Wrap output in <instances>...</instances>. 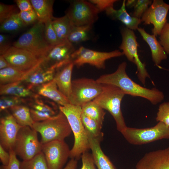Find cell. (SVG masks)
Returning <instances> with one entry per match:
<instances>
[{
	"label": "cell",
	"instance_id": "cell-1",
	"mask_svg": "<svg viewBox=\"0 0 169 169\" xmlns=\"http://www.w3.org/2000/svg\"><path fill=\"white\" fill-rule=\"evenodd\" d=\"M126 62H122L115 72L103 75L96 79V81L102 84L115 85L120 88L125 95L143 98L154 105L163 100L164 96L163 93L158 89L146 88L132 80L126 72Z\"/></svg>",
	"mask_w": 169,
	"mask_h": 169
},
{
	"label": "cell",
	"instance_id": "cell-2",
	"mask_svg": "<svg viewBox=\"0 0 169 169\" xmlns=\"http://www.w3.org/2000/svg\"><path fill=\"white\" fill-rule=\"evenodd\" d=\"M59 109L66 117L74 135V142L69 157L77 160L90 149L88 136L81 120V107L69 103L59 105Z\"/></svg>",
	"mask_w": 169,
	"mask_h": 169
},
{
	"label": "cell",
	"instance_id": "cell-3",
	"mask_svg": "<svg viewBox=\"0 0 169 169\" xmlns=\"http://www.w3.org/2000/svg\"><path fill=\"white\" fill-rule=\"evenodd\" d=\"M102 84L101 92L93 100L111 114L115 121L117 130L121 133L127 127L120 108L121 101L125 94L115 85Z\"/></svg>",
	"mask_w": 169,
	"mask_h": 169
},
{
	"label": "cell",
	"instance_id": "cell-4",
	"mask_svg": "<svg viewBox=\"0 0 169 169\" xmlns=\"http://www.w3.org/2000/svg\"><path fill=\"white\" fill-rule=\"evenodd\" d=\"M32 128L40 134L42 144L54 141H64L72 132L66 117L60 110L46 120L34 122Z\"/></svg>",
	"mask_w": 169,
	"mask_h": 169
},
{
	"label": "cell",
	"instance_id": "cell-5",
	"mask_svg": "<svg viewBox=\"0 0 169 169\" xmlns=\"http://www.w3.org/2000/svg\"><path fill=\"white\" fill-rule=\"evenodd\" d=\"M44 28V24L38 21L14 42L13 46L27 50L39 58H44L53 46L45 39Z\"/></svg>",
	"mask_w": 169,
	"mask_h": 169
},
{
	"label": "cell",
	"instance_id": "cell-6",
	"mask_svg": "<svg viewBox=\"0 0 169 169\" xmlns=\"http://www.w3.org/2000/svg\"><path fill=\"white\" fill-rule=\"evenodd\" d=\"M121 133L126 140L134 145H141L162 139H169V126L161 122L145 128L127 127Z\"/></svg>",
	"mask_w": 169,
	"mask_h": 169
},
{
	"label": "cell",
	"instance_id": "cell-7",
	"mask_svg": "<svg viewBox=\"0 0 169 169\" xmlns=\"http://www.w3.org/2000/svg\"><path fill=\"white\" fill-rule=\"evenodd\" d=\"M37 132L28 126L20 129L13 150L23 160H29L42 151V144L38 140Z\"/></svg>",
	"mask_w": 169,
	"mask_h": 169
},
{
	"label": "cell",
	"instance_id": "cell-8",
	"mask_svg": "<svg viewBox=\"0 0 169 169\" xmlns=\"http://www.w3.org/2000/svg\"><path fill=\"white\" fill-rule=\"evenodd\" d=\"M103 84L96 80L81 78L72 81L71 93L68 100L69 103L82 107L93 100L101 92Z\"/></svg>",
	"mask_w": 169,
	"mask_h": 169
},
{
	"label": "cell",
	"instance_id": "cell-9",
	"mask_svg": "<svg viewBox=\"0 0 169 169\" xmlns=\"http://www.w3.org/2000/svg\"><path fill=\"white\" fill-rule=\"evenodd\" d=\"M122 43L119 47L123 53L130 61L136 66V74L139 80L145 85L147 78L150 76L146 68V65L142 63L138 54V47L139 46L136 40L134 32L127 28L123 29L121 31Z\"/></svg>",
	"mask_w": 169,
	"mask_h": 169
},
{
	"label": "cell",
	"instance_id": "cell-10",
	"mask_svg": "<svg viewBox=\"0 0 169 169\" xmlns=\"http://www.w3.org/2000/svg\"><path fill=\"white\" fill-rule=\"evenodd\" d=\"M123 55L122 52L118 50L110 52H100L81 46L73 54L72 61L77 67L88 64L99 69H104L106 60Z\"/></svg>",
	"mask_w": 169,
	"mask_h": 169
},
{
	"label": "cell",
	"instance_id": "cell-11",
	"mask_svg": "<svg viewBox=\"0 0 169 169\" xmlns=\"http://www.w3.org/2000/svg\"><path fill=\"white\" fill-rule=\"evenodd\" d=\"M99 13L89 1L78 0L71 2L66 15L74 26L92 25L97 19Z\"/></svg>",
	"mask_w": 169,
	"mask_h": 169
},
{
	"label": "cell",
	"instance_id": "cell-12",
	"mask_svg": "<svg viewBox=\"0 0 169 169\" xmlns=\"http://www.w3.org/2000/svg\"><path fill=\"white\" fill-rule=\"evenodd\" d=\"M3 55L10 66L24 71L36 68L41 64L44 58H39L27 50L13 46Z\"/></svg>",
	"mask_w": 169,
	"mask_h": 169
},
{
	"label": "cell",
	"instance_id": "cell-13",
	"mask_svg": "<svg viewBox=\"0 0 169 169\" xmlns=\"http://www.w3.org/2000/svg\"><path fill=\"white\" fill-rule=\"evenodd\" d=\"M42 151L49 169H63L70 150L64 141H54L42 144Z\"/></svg>",
	"mask_w": 169,
	"mask_h": 169
},
{
	"label": "cell",
	"instance_id": "cell-14",
	"mask_svg": "<svg viewBox=\"0 0 169 169\" xmlns=\"http://www.w3.org/2000/svg\"><path fill=\"white\" fill-rule=\"evenodd\" d=\"M169 10V4L162 0H154L142 15L141 20L145 25L151 24L152 33L156 36L160 35L165 24Z\"/></svg>",
	"mask_w": 169,
	"mask_h": 169
},
{
	"label": "cell",
	"instance_id": "cell-15",
	"mask_svg": "<svg viewBox=\"0 0 169 169\" xmlns=\"http://www.w3.org/2000/svg\"><path fill=\"white\" fill-rule=\"evenodd\" d=\"M75 50L73 44L67 40L61 42L53 47L41 64L56 69L72 62V56Z\"/></svg>",
	"mask_w": 169,
	"mask_h": 169
},
{
	"label": "cell",
	"instance_id": "cell-16",
	"mask_svg": "<svg viewBox=\"0 0 169 169\" xmlns=\"http://www.w3.org/2000/svg\"><path fill=\"white\" fill-rule=\"evenodd\" d=\"M22 127L11 114L0 118V145L6 151L13 149L18 133Z\"/></svg>",
	"mask_w": 169,
	"mask_h": 169
},
{
	"label": "cell",
	"instance_id": "cell-17",
	"mask_svg": "<svg viewBox=\"0 0 169 169\" xmlns=\"http://www.w3.org/2000/svg\"><path fill=\"white\" fill-rule=\"evenodd\" d=\"M136 169H169V147L146 153L137 163Z\"/></svg>",
	"mask_w": 169,
	"mask_h": 169
},
{
	"label": "cell",
	"instance_id": "cell-18",
	"mask_svg": "<svg viewBox=\"0 0 169 169\" xmlns=\"http://www.w3.org/2000/svg\"><path fill=\"white\" fill-rule=\"evenodd\" d=\"M55 72V68L45 67L41 64L23 82L28 88L33 90L34 87L53 80Z\"/></svg>",
	"mask_w": 169,
	"mask_h": 169
},
{
	"label": "cell",
	"instance_id": "cell-19",
	"mask_svg": "<svg viewBox=\"0 0 169 169\" xmlns=\"http://www.w3.org/2000/svg\"><path fill=\"white\" fill-rule=\"evenodd\" d=\"M74 66L72 62L56 69L54 79L59 90L68 99L71 93V76Z\"/></svg>",
	"mask_w": 169,
	"mask_h": 169
},
{
	"label": "cell",
	"instance_id": "cell-20",
	"mask_svg": "<svg viewBox=\"0 0 169 169\" xmlns=\"http://www.w3.org/2000/svg\"><path fill=\"white\" fill-rule=\"evenodd\" d=\"M34 89L38 95L52 100L59 105L64 106L69 103L68 98L59 90L54 79L34 87L33 91Z\"/></svg>",
	"mask_w": 169,
	"mask_h": 169
},
{
	"label": "cell",
	"instance_id": "cell-21",
	"mask_svg": "<svg viewBox=\"0 0 169 169\" xmlns=\"http://www.w3.org/2000/svg\"><path fill=\"white\" fill-rule=\"evenodd\" d=\"M86 133L88 138L90 148L91 150L94 163L97 169H116L101 149L100 143L102 141Z\"/></svg>",
	"mask_w": 169,
	"mask_h": 169
},
{
	"label": "cell",
	"instance_id": "cell-22",
	"mask_svg": "<svg viewBox=\"0 0 169 169\" xmlns=\"http://www.w3.org/2000/svg\"><path fill=\"white\" fill-rule=\"evenodd\" d=\"M137 30L143 39L149 45L151 51L152 59L155 65L158 66L162 60L167 59L166 53L163 47L154 34L147 33L143 28H138Z\"/></svg>",
	"mask_w": 169,
	"mask_h": 169
},
{
	"label": "cell",
	"instance_id": "cell-23",
	"mask_svg": "<svg viewBox=\"0 0 169 169\" xmlns=\"http://www.w3.org/2000/svg\"><path fill=\"white\" fill-rule=\"evenodd\" d=\"M125 1L123 0L119 9L116 10L113 7H111L105 11L106 13L113 19L121 21L128 28L131 30L137 29L141 22V18L131 16L127 12L125 9Z\"/></svg>",
	"mask_w": 169,
	"mask_h": 169
},
{
	"label": "cell",
	"instance_id": "cell-24",
	"mask_svg": "<svg viewBox=\"0 0 169 169\" xmlns=\"http://www.w3.org/2000/svg\"><path fill=\"white\" fill-rule=\"evenodd\" d=\"M0 95L31 98L38 94L28 88L23 81H18L0 85Z\"/></svg>",
	"mask_w": 169,
	"mask_h": 169
},
{
	"label": "cell",
	"instance_id": "cell-25",
	"mask_svg": "<svg viewBox=\"0 0 169 169\" xmlns=\"http://www.w3.org/2000/svg\"><path fill=\"white\" fill-rule=\"evenodd\" d=\"M30 2L34 10L38 21L45 23L51 20L53 7L54 1L52 0H30Z\"/></svg>",
	"mask_w": 169,
	"mask_h": 169
},
{
	"label": "cell",
	"instance_id": "cell-26",
	"mask_svg": "<svg viewBox=\"0 0 169 169\" xmlns=\"http://www.w3.org/2000/svg\"><path fill=\"white\" fill-rule=\"evenodd\" d=\"M39 65L28 71H21L11 66L0 69V85L23 81Z\"/></svg>",
	"mask_w": 169,
	"mask_h": 169
},
{
	"label": "cell",
	"instance_id": "cell-27",
	"mask_svg": "<svg viewBox=\"0 0 169 169\" xmlns=\"http://www.w3.org/2000/svg\"><path fill=\"white\" fill-rule=\"evenodd\" d=\"M52 23L60 42L67 40L69 33L74 26L66 14L60 18L54 17Z\"/></svg>",
	"mask_w": 169,
	"mask_h": 169
},
{
	"label": "cell",
	"instance_id": "cell-28",
	"mask_svg": "<svg viewBox=\"0 0 169 169\" xmlns=\"http://www.w3.org/2000/svg\"><path fill=\"white\" fill-rule=\"evenodd\" d=\"M9 109L11 114L20 126L32 128L34 122L31 116L30 109L28 107L21 105L13 106Z\"/></svg>",
	"mask_w": 169,
	"mask_h": 169
},
{
	"label": "cell",
	"instance_id": "cell-29",
	"mask_svg": "<svg viewBox=\"0 0 169 169\" xmlns=\"http://www.w3.org/2000/svg\"><path fill=\"white\" fill-rule=\"evenodd\" d=\"M82 111L102 126L105 112L102 107L93 100L89 101L81 107Z\"/></svg>",
	"mask_w": 169,
	"mask_h": 169
},
{
	"label": "cell",
	"instance_id": "cell-30",
	"mask_svg": "<svg viewBox=\"0 0 169 169\" xmlns=\"http://www.w3.org/2000/svg\"><path fill=\"white\" fill-rule=\"evenodd\" d=\"M81 118L86 133L102 141L103 137V134L101 131L102 126L95 120L86 115L82 111Z\"/></svg>",
	"mask_w": 169,
	"mask_h": 169
},
{
	"label": "cell",
	"instance_id": "cell-31",
	"mask_svg": "<svg viewBox=\"0 0 169 169\" xmlns=\"http://www.w3.org/2000/svg\"><path fill=\"white\" fill-rule=\"evenodd\" d=\"M92 25L74 26L67 40L72 44L86 41L89 39V32Z\"/></svg>",
	"mask_w": 169,
	"mask_h": 169
},
{
	"label": "cell",
	"instance_id": "cell-32",
	"mask_svg": "<svg viewBox=\"0 0 169 169\" xmlns=\"http://www.w3.org/2000/svg\"><path fill=\"white\" fill-rule=\"evenodd\" d=\"M37 95L35 97L29 98L28 100V105L31 108L41 112L49 113L53 115L56 114V106L54 103L44 100L39 98Z\"/></svg>",
	"mask_w": 169,
	"mask_h": 169
},
{
	"label": "cell",
	"instance_id": "cell-33",
	"mask_svg": "<svg viewBox=\"0 0 169 169\" xmlns=\"http://www.w3.org/2000/svg\"><path fill=\"white\" fill-rule=\"evenodd\" d=\"M18 13L14 14L0 23L1 32H16L26 26L20 18Z\"/></svg>",
	"mask_w": 169,
	"mask_h": 169
},
{
	"label": "cell",
	"instance_id": "cell-34",
	"mask_svg": "<svg viewBox=\"0 0 169 169\" xmlns=\"http://www.w3.org/2000/svg\"><path fill=\"white\" fill-rule=\"evenodd\" d=\"M20 169H49L42 151L29 160L20 162Z\"/></svg>",
	"mask_w": 169,
	"mask_h": 169
},
{
	"label": "cell",
	"instance_id": "cell-35",
	"mask_svg": "<svg viewBox=\"0 0 169 169\" xmlns=\"http://www.w3.org/2000/svg\"><path fill=\"white\" fill-rule=\"evenodd\" d=\"M152 3L150 0H128L125 3V5L129 8L133 7L134 9L132 16L140 18Z\"/></svg>",
	"mask_w": 169,
	"mask_h": 169
},
{
	"label": "cell",
	"instance_id": "cell-36",
	"mask_svg": "<svg viewBox=\"0 0 169 169\" xmlns=\"http://www.w3.org/2000/svg\"><path fill=\"white\" fill-rule=\"evenodd\" d=\"M28 99L11 95H1L0 98V111L1 112L13 106L25 104L28 102Z\"/></svg>",
	"mask_w": 169,
	"mask_h": 169
},
{
	"label": "cell",
	"instance_id": "cell-37",
	"mask_svg": "<svg viewBox=\"0 0 169 169\" xmlns=\"http://www.w3.org/2000/svg\"><path fill=\"white\" fill-rule=\"evenodd\" d=\"M52 20L49 21L44 23V34L45 39L48 43L51 45L54 46L60 42L53 27Z\"/></svg>",
	"mask_w": 169,
	"mask_h": 169
},
{
	"label": "cell",
	"instance_id": "cell-38",
	"mask_svg": "<svg viewBox=\"0 0 169 169\" xmlns=\"http://www.w3.org/2000/svg\"><path fill=\"white\" fill-rule=\"evenodd\" d=\"M156 119L157 121L163 122L169 126V102L159 105Z\"/></svg>",
	"mask_w": 169,
	"mask_h": 169
},
{
	"label": "cell",
	"instance_id": "cell-39",
	"mask_svg": "<svg viewBox=\"0 0 169 169\" xmlns=\"http://www.w3.org/2000/svg\"><path fill=\"white\" fill-rule=\"evenodd\" d=\"M17 12L16 7L13 5H7L0 3V23L5 20L14 14L18 13Z\"/></svg>",
	"mask_w": 169,
	"mask_h": 169
},
{
	"label": "cell",
	"instance_id": "cell-40",
	"mask_svg": "<svg viewBox=\"0 0 169 169\" xmlns=\"http://www.w3.org/2000/svg\"><path fill=\"white\" fill-rule=\"evenodd\" d=\"M159 42L166 54H169V23L164 26L159 35Z\"/></svg>",
	"mask_w": 169,
	"mask_h": 169
},
{
	"label": "cell",
	"instance_id": "cell-41",
	"mask_svg": "<svg viewBox=\"0 0 169 169\" xmlns=\"http://www.w3.org/2000/svg\"><path fill=\"white\" fill-rule=\"evenodd\" d=\"M20 18L26 26L34 23L38 21L36 14L34 10L20 11L18 13Z\"/></svg>",
	"mask_w": 169,
	"mask_h": 169
},
{
	"label": "cell",
	"instance_id": "cell-42",
	"mask_svg": "<svg viewBox=\"0 0 169 169\" xmlns=\"http://www.w3.org/2000/svg\"><path fill=\"white\" fill-rule=\"evenodd\" d=\"M117 1L116 0H90V2L94 5L99 13L105 11L113 7L114 4Z\"/></svg>",
	"mask_w": 169,
	"mask_h": 169
},
{
	"label": "cell",
	"instance_id": "cell-43",
	"mask_svg": "<svg viewBox=\"0 0 169 169\" xmlns=\"http://www.w3.org/2000/svg\"><path fill=\"white\" fill-rule=\"evenodd\" d=\"M82 166L80 169H97L92 154L88 151L81 155Z\"/></svg>",
	"mask_w": 169,
	"mask_h": 169
},
{
	"label": "cell",
	"instance_id": "cell-44",
	"mask_svg": "<svg viewBox=\"0 0 169 169\" xmlns=\"http://www.w3.org/2000/svg\"><path fill=\"white\" fill-rule=\"evenodd\" d=\"M30 112L34 122L44 121L53 116L49 113L41 112L32 108H30Z\"/></svg>",
	"mask_w": 169,
	"mask_h": 169
},
{
	"label": "cell",
	"instance_id": "cell-45",
	"mask_svg": "<svg viewBox=\"0 0 169 169\" xmlns=\"http://www.w3.org/2000/svg\"><path fill=\"white\" fill-rule=\"evenodd\" d=\"M8 152L10 155V159L8 164L7 165H2L0 169H20V161L17 157V155L13 149Z\"/></svg>",
	"mask_w": 169,
	"mask_h": 169
},
{
	"label": "cell",
	"instance_id": "cell-46",
	"mask_svg": "<svg viewBox=\"0 0 169 169\" xmlns=\"http://www.w3.org/2000/svg\"><path fill=\"white\" fill-rule=\"evenodd\" d=\"M11 44L9 37L7 35L0 34V54L3 55L11 48Z\"/></svg>",
	"mask_w": 169,
	"mask_h": 169
},
{
	"label": "cell",
	"instance_id": "cell-47",
	"mask_svg": "<svg viewBox=\"0 0 169 169\" xmlns=\"http://www.w3.org/2000/svg\"><path fill=\"white\" fill-rule=\"evenodd\" d=\"M20 11H26L33 9L30 0H16L14 1Z\"/></svg>",
	"mask_w": 169,
	"mask_h": 169
},
{
	"label": "cell",
	"instance_id": "cell-48",
	"mask_svg": "<svg viewBox=\"0 0 169 169\" xmlns=\"http://www.w3.org/2000/svg\"><path fill=\"white\" fill-rule=\"evenodd\" d=\"M10 159V155L8 151L5 150L0 145V161L3 165H8Z\"/></svg>",
	"mask_w": 169,
	"mask_h": 169
},
{
	"label": "cell",
	"instance_id": "cell-49",
	"mask_svg": "<svg viewBox=\"0 0 169 169\" xmlns=\"http://www.w3.org/2000/svg\"><path fill=\"white\" fill-rule=\"evenodd\" d=\"M77 160L71 158L63 169H76L77 166Z\"/></svg>",
	"mask_w": 169,
	"mask_h": 169
},
{
	"label": "cell",
	"instance_id": "cell-50",
	"mask_svg": "<svg viewBox=\"0 0 169 169\" xmlns=\"http://www.w3.org/2000/svg\"><path fill=\"white\" fill-rule=\"evenodd\" d=\"M10 66V64L3 55H0V69Z\"/></svg>",
	"mask_w": 169,
	"mask_h": 169
}]
</instances>
